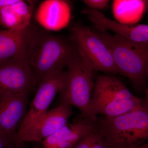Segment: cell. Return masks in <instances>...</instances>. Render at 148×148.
<instances>
[{"instance_id": "15", "label": "cell", "mask_w": 148, "mask_h": 148, "mask_svg": "<svg viewBox=\"0 0 148 148\" xmlns=\"http://www.w3.org/2000/svg\"><path fill=\"white\" fill-rule=\"evenodd\" d=\"M34 2L19 0L8 6L0 8V25L6 29L22 30L31 24Z\"/></svg>"}, {"instance_id": "7", "label": "cell", "mask_w": 148, "mask_h": 148, "mask_svg": "<svg viewBox=\"0 0 148 148\" xmlns=\"http://www.w3.org/2000/svg\"><path fill=\"white\" fill-rule=\"evenodd\" d=\"M65 75L64 71L57 72L39 83L30 109L18 128L14 144L24 143L22 142L23 138L45 115L56 95L62 88Z\"/></svg>"}, {"instance_id": "21", "label": "cell", "mask_w": 148, "mask_h": 148, "mask_svg": "<svg viewBox=\"0 0 148 148\" xmlns=\"http://www.w3.org/2000/svg\"><path fill=\"white\" fill-rule=\"evenodd\" d=\"M147 74L148 76V66L147 68ZM142 106L143 108L148 109V87L146 91L145 96L142 99Z\"/></svg>"}, {"instance_id": "13", "label": "cell", "mask_w": 148, "mask_h": 148, "mask_svg": "<svg viewBox=\"0 0 148 148\" xmlns=\"http://www.w3.org/2000/svg\"><path fill=\"white\" fill-rule=\"evenodd\" d=\"M82 12L87 15L98 31L110 30L134 42L148 43V25L121 24L108 18L102 12L88 8Z\"/></svg>"}, {"instance_id": "20", "label": "cell", "mask_w": 148, "mask_h": 148, "mask_svg": "<svg viewBox=\"0 0 148 148\" xmlns=\"http://www.w3.org/2000/svg\"><path fill=\"white\" fill-rule=\"evenodd\" d=\"M19 0H0V8L5 7L14 4Z\"/></svg>"}, {"instance_id": "10", "label": "cell", "mask_w": 148, "mask_h": 148, "mask_svg": "<svg viewBox=\"0 0 148 148\" xmlns=\"http://www.w3.org/2000/svg\"><path fill=\"white\" fill-rule=\"evenodd\" d=\"M98 118L80 114L71 124H67L42 141V148H72L83 136L96 127Z\"/></svg>"}, {"instance_id": "19", "label": "cell", "mask_w": 148, "mask_h": 148, "mask_svg": "<svg viewBox=\"0 0 148 148\" xmlns=\"http://www.w3.org/2000/svg\"><path fill=\"white\" fill-rule=\"evenodd\" d=\"M11 144L8 139L0 134V148H10Z\"/></svg>"}, {"instance_id": "5", "label": "cell", "mask_w": 148, "mask_h": 148, "mask_svg": "<svg viewBox=\"0 0 148 148\" xmlns=\"http://www.w3.org/2000/svg\"><path fill=\"white\" fill-rule=\"evenodd\" d=\"M67 68L59 92L60 103L74 106L87 116L94 90V71L80 53Z\"/></svg>"}, {"instance_id": "9", "label": "cell", "mask_w": 148, "mask_h": 148, "mask_svg": "<svg viewBox=\"0 0 148 148\" xmlns=\"http://www.w3.org/2000/svg\"><path fill=\"white\" fill-rule=\"evenodd\" d=\"M29 95V93L0 95V134L8 139L11 147L26 115Z\"/></svg>"}, {"instance_id": "24", "label": "cell", "mask_w": 148, "mask_h": 148, "mask_svg": "<svg viewBox=\"0 0 148 148\" xmlns=\"http://www.w3.org/2000/svg\"><path fill=\"white\" fill-rule=\"evenodd\" d=\"M145 1L146 4V10L148 12V0H146Z\"/></svg>"}, {"instance_id": "8", "label": "cell", "mask_w": 148, "mask_h": 148, "mask_svg": "<svg viewBox=\"0 0 148 148\" xmlns=\"http://www.w3.org/2000/svg\"><path fill=\"white\" fill-rule=\"evenodd\" d=\"M37 84L27 56L13 58L0 64V95L29 93Z\"/></svg>"}, {"instance_id": "1", "label": "cell", "mask_w": 148, "mask_h": 148, "mask_svg": "<svg viewBox=\"0 0 148 148\" xmlns=\"http://www.w3.org/2000/svg\"><path fill=\"white\" fill-rule=\"evenodd\" d=\"M79 53L71 39L37 31L29 45L27 57L38 84L48 76L63 71Z\"/></svg>"}, {"instance_id": "11", "label": "cell", "mask_w": 148, "mask_h": 148, "mask_svg": "<svg viewBox=\"0 0 148 148\" xmlns=\"http://www.w3.org/2000/svg\"><path fill=\"white\" fill-rule=\"evenodd\" d=\"M37 32L32 24L22 30H0V64L13 58L27 56Z\"/></svg>"}, {"instance_id": "17", "label": "cell", "mask_w": 148, "mask_h": 148, "mask_svg": "<svg viewBox=\"0 0 148 148\" xmlns=\"http://www.w3.org/2000/svg\"><path fill=\"white\" fill-rule=\"evenodd\" d=\"M72 148H109L103 135L96 127L80 138Z\"/></svg>"}, {"instance_id": "18", "label": "cell", "mask_w": 148, "mask_h": 148, "mask_svg": "<svg viewBox=\"0 0 148 148\" xmlns=\"http://www.w3.org/2000/svg\"><path fill=\"white\" fill-rule=\"evenodd\" d=\"M84 2L91 10L98 11L107 8L108 6V0H84Z\"/></svg>"}, {"instance_id": "22", "label": "cell", "mask_w": 148, "mask_h": 148, "mask_svg": "<svg viewBox=\"0 0 148 148\" xmlns=\"http://www.w3.org/2000/svg\"><path fill=\"white\" fill-rule=\"evenodd\" d=\"M24 143H20L14 145L10 148H24Z\"/></svg>"}, {"instance_id": "4", "label": "cell", "mask_w": 148, "mask_h": 148, "mask_svg": "<svg viewBox=\"0 0 148 148\" xmlns=\"http://www.w3.org/2000/svg\"><path fill=\"white\" fill-rule=\"evenodd\" d=\"M96 32L110 52L119 73L135 85L142 84L147 75L148 43L134 42L118 34Z\"/></svg>"}, {"instance_id": "14", "label": "cell", "mask_w": 148, "mask_h": 148, "mask_svg": "<svg viewBox=\"0 0 148 148\" xmlns=\"http://www.w3.org/2000/svg\"><path fill=\"white\" fill-rule=\"evenodd\" d=\"M71 16L70 5L63 0H47L37 10L36 18L44 28L57 31L68 26Z\"/></svg>"}, {"instance_id": "2", "label": "cell", "mask_w": 148, "mask_h": 148, "mask_svg": "<svg viewBox=\"0 0 148 148\" xmlns=\"http://www.w3.org/2000/svg\"><path fill=\"white\" fill-rule=\"evenodd\" d=\"M97 127L109 148L138 147L148 140V109L141 107L119 116L98 118Z\"/></svg>"}, {"instance_id": "12", "label": "cell", "mask_w": 148, "mask_h": 148, "mask_svg": "<svg viewBox=\"0 0 148 148\" xmlns=\"http://www.w3.org/2000/svg\"><path fill=\"white\" fill-rule=\"evenodd\" d=\"M73 113L72 106L60 103L57 107L48 111L22 142H42L68 124Z\"/></svg>"}, {"instance_id": "3", "label": "cell", "mask_w": 148, "mask_h": 148, "mask_svg": "<svg viewBox=\"0 0 148 148\" xmlns=\"http://www.w3.org/2000/svg\"><path fill=\"white\" fill-rule=\"evenodd\" d=\"M142 99L130 92L121 80L110 75H100L94 84L87 116L113 117L142 107Z\"/></svg>"}, {"instance_id": "16", "label": "cell", "mask_w": 148, "mask_h": 148, "mask_svg": "<svg viewBox=\"0 0 148 148\" xmlns=\"http://www.w3.org/2000/svg\"><path fill=\"white\" fill-rule=\"evenodd\" d=\"M113 12L119 23L132 25L142 18L146 10L145 1L115 0L113 2Z\"/></svg>"}, {"instance_id": "6", "label": "cell", "mask_w": 148, "mask_h": 148, "mask_svg": "<svg viewBox=\"0 0 148 148\" xmlns=\"http://www.w3.org/2000/svg\"><path fill=\"white\" fill-rule=\"evenodd\" d=\"M71 38L83 58L95 71L119 73L112 56L97 32L81 25L71 29Z\"/></svg>"}, {"instance_id": "23", "label": "cell", "mask_w": 148, "mask_h": 148, "mask_svg": "<svg viewBox=\"0 0 148 148\" xmlns=\"http://www.w3.org/2000/svg\"><path fill=\"white\" fill-rule=\"evenodd\" d=\"M127 148H148V144H144L138 147H132Z\"/></svg>"}]
</instances>
